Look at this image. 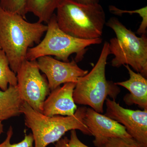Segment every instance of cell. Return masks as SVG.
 I'll use <instances>...</instances> for the list:
<instances>
[{
	"mask_svg": "<svg viewBox=\"0 0 147 147\" xmlns=\"http://www.w3.org/2000/svg\"><path fill=\"white\" fill-rule=\"evenodd\" d=\"M3 125L2 123V121L0 120V135L3 133Z\"/></svg>",
	"mask_w": 147,
	"mask_h": 147,
	"instance_id": "22",
	"label": "cell"
},
{
	"mask_svg": "<svg viewBox=\"0 0 147 147\" xmlns=\"http://www.w3.org/2000/svg\"><path fill=\"white\" fill-rule=\"evenodd\" d=\"M24 102L17 86H9L5 91L0 90V120L21 115L20 110Z\"/></svg>",
	"mask_w": 147,
	"mask_h": 147,
	"instance_id": "13",
	"label": "cell"
},
{
	"mask_svg": "<svg viewBox=\"0 0 147 147\" xmlns=\"http://www.w3.org/2000/svg\"><path fill=\"white\" fill-rule=\"evenodd\" d=\"M74 2L82 4L89 5L99 3V0H71Z\"/></svg>",
	"mask_w": 147,
	"mask_h": 147,
	"instance_id": "21",
	"label": "cell"
},
{
	"mask_svg": "<svg viewBox=\"0 0 147 147\" xmlns=\"http://www.w3.org/2000/svg\"><path fill=\"white\" fill-rule=\"evenodd\" d=\"M47 30V25L38 21L30 23L18 13L0 7V49L5 53L14 73L27 60L28 50L40 42Z\"/></svg>",
	"mask_w": 147,
	"mask_h": 147,
	"instance_id": "1",
	"label": "cell"
},
{
	"mask_svg": "<svg viewBox=\"0 0 147 147\" xmlns=\"http://www.w3.org/2000/svg\"><path fill=\"white\" fill-rule=\"evenodd\" d=\"M56 10L58 26L67 34L83 39L102 36L106 18L99 3L84 5L71 0H61Z\"/></svg>",
	"mask_w": 147,
	"mask_h": 147,
	"instance_id": "3",
	"label": "cell"
},
{
	"mask_svg": "<svg viewBox=\"0 0 147 147\" xmlns=\"http://www.w3.org/2000/svg\"><path fill=\"white\" fill-rule=\"evenodd\" d=\"M105 116L125 127L127 132L142 147H147V109L143 110L125 109L115 100H105Z\"/></svg>",
	"mask_w": 147,
	"mask_h": 147,
	"instance_id": "8",
	"label": "cell"
},
{
	"mask_svg": "<svg viewBox=\"0 0 147 147\" xmlns=\"http://www.w3.org/2000/svg\"><path fill=\"white\" fill-rule=\"evenodd\" d=\"M47 24V30L43 39L36 46L28 50V60H35L43 56H54L59 60L68 62L70 55L75 54L74 60L77 63L84 59L88 47L102 42L101 38L80 39L65 33L58 26L55 13Z\"/></svg>",
	"mask_w": 147,
	"mask_h": 147,
	"instance_id": "6",
	"label": "cell"
},
{
	"mask_svg": "<svg viewBox=\"0 0 147 147\" xmlns=\"http://www.w3.org/2000/svg\"><path fill=\"white\" fill-rule=\"evenodd\" d=\"M109 10L111 13L121 16L124 13H129L132 15L134 13H137L139 14L142 18V21L140 24V26L137 30V34L142 35L143 34H146L147 28V7L146 6L143 8L139 9L134 10H122L120 9L114 5H110L109 6Z\"/></svg>",
	"mask_w": 147,
	"mask_h": 147,
	"instance_id": "16",
	"label": "cell"
},
{
	"mask_svg": "<svg viewBox=\"0 0 147 147\" xmlns=\"http://www.w3.org/2000/svg\"><path fill=\"white\" fill-rule=\"evenodd\" d=\"M84 123L92 136L96 147H100L106 139L113 137H131L127 132L125 127L121 124L92 108H87L84 118Z\"/></svg>",
	"mask_w": 147,
	"mask_h": 147,
	"instance_id": "10",
	"label": "cell"
},
{
	"mask_svg": "<svg viewBox=\"0 0 147 147\" xmlns=\"http://www.w3.org/2000/svg\"><path fill=\"white\" fill-rule=\"evenodd\" d=\"M100 147H142L132 137H113L106 139Z\"/></svg>",
	"mask_w": 147,
	"mask_h": 147,
	"instance_id": "18",
	"label": "cell"
},
{
	"mask_svg": "<svg viewBox=\"0 0 147 147\" xmlns=\"http://www.w3.org/2000/svg\"><path fill=\"white\" fill-rule=\"evenodd\" d=\"M76 85L73 82L65 83L51 91L43 103L42 114L48 117L73 115L77 108L73 97Z\"/></svg>",
	"mask_w": 147,
	"mask_h": 147,
	"instance_id": "11",
	"label": "cell"
},
{
	"mask_svg": "<svg viewBox=\"0 0 147 147\" xmlns=\"http://www.w3.org/2000/svg\"><path fill=\"white\" fill-rule=\"evenodd\" d=\"M27 0H0V7L3 10L18 13L26 19Z\"/></svg>",
	"mask_w": 147,
	"mask_h": 147,
	"instance_id": "17",
	"label": "cell"
},
{
	"mask_svg": "<svg viewBox=\"0 0 147 147\" xmlns=\"http://www.w3.org/2000/svg\"><path fill=\"white\" fill-rule=\"evenodd\" d=\"M55 147H90L82 143L77 136L76 130H70V138L62 137L56 142Z\"/></svg>",
	"mask_w": 147,
	"mask_h": 147,
	"instance_id": "20",
	"label": "cell"
},
{
	"mask_svg": "<svg viewBox=\"0 0 147 147\" xmlns=\"http://www.w3.org/2000/svg\"><path fill=\"white\" fill-rule=\"evenodd\" d=\"M110 55L109 42L105 41L95 65L76 82L73 94L76 104L88 105L97 113H102L104 102L108 96L115 100L120 89L115 83L107 80L105 76L107 59Z\"/></svg>",
	"mask_w": 147,
	"mask_h": 147,
	"instance_id": "4",
	"label": "cell"
},
{
	"mask_svg": "<svg viewBox=\"0 0 147 147\" xmlns=\"http://www.w3.org/2000/svg\"><path fill=\"white\" fill-rule=\"evenodd\" d=\"M17 73V86L22 99L42 113L43 103L50 90L46 76L40 74L36 60L25 61Z\"/></svg>",
	"mask_w": 147,
	"mask_h": 147,
	"instance_id": "7",
	"label": "cell"
},
{
	"mask_svg": "<svg viewBox=\"0 0 147 147\" xmlns=\"http://www.w3.org/2000/svg\"><path fill=\"white\" fill-rule=\"evenodd\" d=\"M17 78L16 73L10 68L5 53L0 49V88L3 91L7 89L9 86H16Z\"/></svg>",
	"mask_w": 147,
	"mask_h": 147,
	"instance_id": "15",
	"label": "cell"
},
{
	"mask_svg": "<svg viewBox=\"0 0 147 147\" xmlns=\"http://www.w3.org/2000/svg\"><path fill=\"white\" fill-rule=\"evenodd\" d=\"M128 71V80L115 83L128 90L130 93L125 96L123 100L127 105H138L140 108L147 109V79L141 74L134 72L128 65H124Z\"/></svg>",
	"mask_w": 147,
	"mask_h": 147,
	"instance_id": "12",
	"label": "cell"
},
{
	"mask_svg": "<svg viewBox=\"0 0 147 147\" xmlns=\"http://www.w3.org/2000/svg\"><path fill=\"white\" fill-rule=\"evenodd\" d=\"M36 62L40 71L47 78L50 91L62 84L76 83L79 77L88 72V70L80 68L74 59L71 61L64 62L51 56H45L37 59Z\"/></svg>",
	"mask_w": 147,
	"mask_h": 147,
	"instance_id": "9",
	"label": "cell"
},
{
	"mask_svg": "<svg viewBox=\"0 0 147 147\" xmlns=\"http://www.w3.org/2000/svg\"><path fill=\"white\" fill-rule=\"evenodd\" d=\"M13 134V128L10 126L7 133L6 138L3 142L0 144V147H33L34 140L32 133L25 134L24 139L21 142L11 144V139Z\"/></svg>",
	"mask_w": 147,
	"mask_h": 147,
	"instance_id": "19",
	"label": "cell"
},
{
	"mask_svg": "<svg viewBox=\"0 0 147 147\" xmlns=\"http://www.w3.org/2000/svg\"><path fill=\"white\" fill-rule=\"evenodd\" d=\"M105 25L112 29L116 35L109 42L110 55L114 56L111 61L112 66H130L134 71L147 79V35L137 36L115 17L110 18Z\"/></svg>",
	"mask_w": 147,
	"mask_h": 147,
	"instance_id": "5",
	"label": "cell"
},
{
	"mask_svg": "<svg viewBox=\"0 0 147 147\" xmlns=\"http://www.w3.org/2000/svg\"></svg>",
	"mask_w": 147,
	"mask_h": 147,
	"instance_id": "23",
	"label": "cell"
},
{
	"mask_svg": "<svg viewBox=\"0 0 147 147\" xmlns=\"http://www.w3.org/2000/svg\"><path fill=\"white\" fill-rule=\"evenodd\" d=\"M61 0H27L26 11L38 18V22L48 23Z\"/></svg>",
	"mask_w": 147,
	"mask_h": 147,
	"instance_id": "14",
	"label": "cell"
},
{
	"mask_svg": "<svg viewBox=\"0 0 147 147\" xmlns=\"http://www.w3.org/2000/svg\"><path fill=\"white\" fill-rule=\"evenodd\" d=\"M87 107H79L73 115L48 117L37 112L24 101L21 108L26 126L30 129L34 147H46L57 142L66 132L78 129L85 135L92 136L84 123Z\"/></svg>",
	"mask_w": 147,
	"mask_h": 147,
	"instance_id": "2",
	"label": "cell"
}]
</instances>
